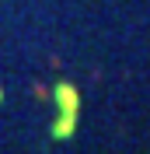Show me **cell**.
<instances>
[{
  "instance_id": "obj_2",
  "label": "cell",
  "mask_w": 150,
  "mask_h": 154,
  "mask_svg": "<svg viewBox=\"0 0 150 154\" xmlns=\"http://www.w3.org/2000/svg\"><path fill=\"white\" fill-rule=\"evenodd\" d=\"M0 102H4V88H0Z\"/></svg>"
},
{
  "instance_id": "obj_1",
  "label": "cell",
  "mask_w": 150,
  "mask_h": 154,
  "mask_svg": "<svg viewBox=\"0 0 150 154\" xmlns=\"http://www.w3.org/2000/svg\"><path fill=\"white\" fill-rule=\"evenodd\" d=\"M52 102H56V123H52V140H70L77 130V116H80V91L70 81H56L52 88Z\"/></svg>"
}]
</instances>
